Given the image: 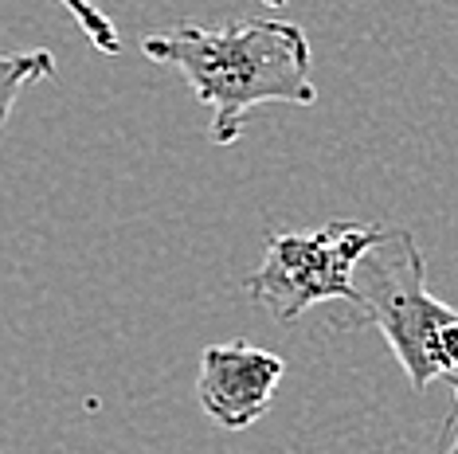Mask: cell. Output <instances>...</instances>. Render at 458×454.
<instances>
[{"mask_svg":"<svg viewBox=\"0 0 458 454\" xmlns=\"http://www.w3.org/2000/svg\"><path fill=\"white\" fill-rule=\"evenodd\" d=\"M267 8H286V0H263Z\"/></svg>","mask_w":458,"mask_h":454,"instance_id":"8","label":"cell"},{"mask_svg":"<svg viewBox=\"0 0 458 454\" xmlns=\"http://www.w3.org/2000/svg\"><path fill=\"white\" fill-rule=\"evenodd\" d=\"M357 325H377L415 391L458 368V309L427 290L408 231H384L357 263Z\"/></svg>","mask_w":458,"mask_h":454,"instance_id":"2","label":"cell"},{"mask_svg":"<svg viewBox=\"0 0 458 454\" xmlns=\"http://www.w3.org/2000/svg\"><path fill=\"white\" fill-rule=\"evenodd\" d=\"M44 79H55V55H51L47 47L0 51V130H4L8 118H13L16 98Z\"/></svg>","mask_w":458,"mask_h":454,"instance_id":"5","label":"cell"},{"mask_svg":"<svg viewBox=\"0 0 458 454\" xmlns=\"http://www.w3.org/2000/svg\"><path fill=\"white\" fill-rule=\"evenodd\" d=\"M384 231L388 227L360 220H333L318 231H278L243 286L275 322H298L321 302L357 306V263Z\"/></svg>","mask_w":458,"mask_h":454,"instance_id":"3","label":"cell"},{"mask_svg":"<svg viewBox=\"0 0 458 454\" xmlns=\"http://www.w3.org/2000/svg\"><path fill=\"white\" fill-rule=\"evenodd\" d=\"M141 55L176 67L189 79L200 106L212 110L208 138L216 146H235L255 106L318 102V87L310 75V39L298 24L278 16L235 20L224 28L176 24L169 32L145 36Z\"/></svg>","mask_w":458,"mask_h":454,"instance_id":"1","label":"cell"},{"mask_svg":"<svg viewBox=\"0 0 458 454\" xmlns=\"http://www.w3.org/2000/svg\"><path fill=\"white\" fill-rule=\"evenodd\" d=\"M283 376L286 360L278 353L247 345V340H227V345L204 349L196 391H200V408L224 431H243L263 419Z\"/></svg>","mask_w":458,"mask_h":454,"instance_id":"4","label":"cell"},{"mask_svg":"<svg viewBox=\"0 0 458 454\" xmlns=\"http://www.w3.org/2000/svg\"><path fill=\"white\" fill-rule=\"evenodd\" d=\"M446 384H451V391H454V399H458V376H454V373H446ZM446 450H451V454H458V435H454L451 442H446Z\"/></svg>","mask_w":458,"mask_h":454,"instance_id":"7","label":"cell"},{"mask_svg":"<svg viewBox=\"0 0 458 454\" xmlns=\"http://www.w3.org/2000/svg\"><path fill=\"white\" fill-rule=\"evenodd\" d=\"M59 4H64L67 13L75 16V24L82 28V36L90 39V47L102 51V55H118V51H122L118 28L110 24L102 8H95V4H90V0H59Z\"/></svg>","mask_w":458,"mask_h":454,"instance_id":"6","label":"cell"}]
</instances>
